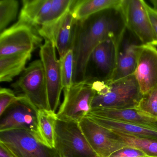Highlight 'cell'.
I'll return each instance as SVG.
<instances>
[{"instance_id":"1","label":"cell","mask_w":157,"mask_h":157,"mask_svg":"<svg viewBox=\"0 0 157 157\" xmlns=\"http://www.w3.org/2000/svg\"><path fill=\"white\" fill-rule=\"evenodd\" d=\"M126 28L121 4L83 20H75L71 44L74 55L73 84L85 82L88 61L94 49L107 39L119 41Z\"/></svg>"},{"instance_id":"2","label":"cell","mask_w":157,"mask_h":157,"mask_svg":"<svg viewBox=\"0 0 157 157\" xmlns=\"http://www.w3.org/2000/svg\"><path fill=\"white\" fill-rule=\"evenodd\" d=\"M91 84L95 91L91 110L136 108L142 96L134 74L117 80Z\"/></svg>"},{"instance_id":"3","label":"cell","mask_w":157,"mask_h":157,"mask_svg":"<svg viewBox=\"0 0 157 157\" xmlns=\"http://www.w3.org/2000/svg\"><path fill=\"white\" fill-rule=\"evenodd\" d=\"M55 149L59 157H99L87 141L79 123L57 120Z\"/></svg>"},{"instance_id":"4","label":"cell","mask_w":157,"mask_h":157,"mask_svg":"<svg viewBox=\"0 0 157 157\" xmlns=\"http://www.w3.org/2000/svg\"><path fill=\"white\" fill-rule=\"evenodd\" d=\"M12 87L26 97L38 110H50L44 71L41 59L30 63Z\"/></svg>"},{"instance_id":"5","label":"cell","mask_w":157,"mask_h":157,"mask_svg":"<svg viewBox=\"0 0 157 157\" xmlns=\"http://www.w3.org/2000/svg\"><path fill=\"white\" fill-rule=\"evenodd\" d=\"M43 39L38 28L18 21L0 33V57L32 53L41 47Z\"/></svg>"},{"instance_id":"6","label":"cell","mask_w":157,"mask_h":157,"mask_svg":"<svg viewBox=\"0 0 157 157\" xmlns=\"http://www.w3.org/2000/svg\"><path fill=\"white\" fill-rule=\"evenodd\" d=\"M18 96V99L0 116V132L24 129L44 143L38 125L39 110L25 96Z\"/></svg>"},{"instance_id":"7","label":"cell","mask_w":157,"mask_h":157,"mask_svg":"<svg viewBox=\"0 0 157 157\" xmlns=\"http://www.w3.org/2000/svg\"><path fill=\"white\" fill-rule=\"evenodd\" d=\"M118 42L110 38L94 49L88 61L85 82L92 83L112 81L116 69Z\"/></svg>"},{"instance_id":"8","label":"cell","mask_w":157,"mask_h":157,"mask_svg":"<svg viewBox=\"0 0 157 157\" xmlns=\"http://www.w3.org/2000/svg\"><path fill=\"white\" fill-rule=\"evenodd\" d=\"M63 102L56 113L58 119L79 123L91 110L95 91L91 83H74L64 91Z\"/></svg>"},{"instance_id":"9","label":"cell","mask_w":157,"mask_h":157,"mask_svg":"<svg viewBox=\"0 0 157 157\" xmlns=\"http://www.w3.org/2000/svg\"><path fill=\"white\" fill-rule=\"evenodd\" d=\"M0 142L14 157H59L56 149L49 147L24 129L0 132Z\"/></svg>"},{"instance_id":"10","label":"cell","mask_w":157,"mask_h":157,"mask_svg":"<svg viewBox=\"0 0 157 157\" xmlns=\"http://www.w3.org/2000/svg\"><path fill=\"white\" fill-rule=\"evenodd\" d=\"M56 47L50 41L45 40L40 47V59L43 63L47 86L50 111L56 113L63 90L60 59L56 54Z\"/></svg>"},{"instance_id":"11","label":"cell","mask_w":157,"mask_h":157,"mask_svg":"<svg viewBox=\"0 0 157 157\" xmlns=\"http://www.w3.org/2000/svg\"><path fill=\"white\" fill-rule=\"evenodd\" d=\"M121 8L126 26L143 45L157 46L143 0H122Z\"/></svg>"},{"instance_id":"12","label":"cell","mask_w":157,"mask_h":157,"mask_svg":"<svg viewBox=\"0 0 157 157\" xmlns=\"http://www.w3.org/2000/svg\"><path fill=\"white\" fill-rule=\"evenodd\" d=\"M79 124L90 146L99 157H111L126 145L116 138L113 131L103 127L87 117Z\"/></svg>"},{"instance_id":"13","label":"cell","mask_w":157,"mask_h":157,"mask_svg":"<svg viewBox=\"0 0 157 157\" xmlns=\"http://www.w3.org/2000/svg\"><path fill=\"white\" fill-rule=\"evenodd\" d=\"M142 45L139 39L126 28L118 42L116 69L112 81L134 75Z\"/></svg>"},{"instance_id":"14","label":"cell","mask_w":157,"mask_h":157,"mask_svg":"<svg viewBox=\"0 0 157 157\" xmlns=\"http://www.w3.org/2000/svg\"><path fill=\"white\" fill-rule=\"evenodd\" d=\"M75 19L71 10L56 21L38 28V33L45 40L56 47L60 58L71 49V35Z\"/></svg>"},{"instance_id":"15","label":"cell","mask_w":157,"mask_h":157,"mask_svg":"<svg viewBox=\"0 0 157 157\" xmlns=\"http://www.w3.org/2000/svg\"><path fill=\"white\" fill-rule=\"evenodd\" d=\"M134 75L142 94L157 85V49L155 46H141Z\"/></svg>"},{"instance_id":"16","label":"cell","mask_w":157,"mask_h":157,"mask_svg":"<svg viewBox=\"0 0 157 157\" xmlns=\"http://www.w3.org/2000/svg\"><path fill=\"white\" fill-rule=\"evenodd\" d=\"M87 116L129 123L157 131V118L148 116L136 108L92 109Z\"/></svg>"},{"instance_id":"17","label":"cell","mask_w":157,"mask_h":157,"mask_svg":"<svg viewBox=\"0 0 157 157\" xmlns=\"http://www.w3.org/2000/svg\"><path fill=\"white\" fill-rule=\"evenodd\" d=\"M53 0H23L18 21L39 28L45 24Z\"/></svg>"},{"instance_id":"18","label":"cell","mask_w":157,"mask_h":157,"mask_svg":"<svg viewBox=\"0 0 157 157\" xmlns=\"http://www.w3.org/2000/svg\"><path fill=\"white\" fill-rule=\"evenodd\" d=\"M86 117H88L103 127L112 131L129 136L147 138L157 140V131L155 130L129 123L110 120L92 116H87Z\"/></svg>"},{"instance_id":"19","label":"cell","mask_w":157,"mask_h":157,"mask_svg":"<svg viewBox=\"0 0 157 157\" xmlns=\"http://www.w3.org/2000/svg\"><path fill=\"white\" fill-rule=\"evenodd\" d=\"M32 53H22L0 57V81L10 82L22 73Z\"/></svg>"},{"instance_id":"20","label":"cell","mask_w":157,"mask_h":157,"mask_svg":"<svg viewBox=\"0 0 157 157\" xmlns=\"http://www.w3.org/2000/svg\"><path fill=\"white\" fill-rule=\"evenodd\" d=\"M122 0H74L71 10L75 20H83L104 10L119 6Z\"/></svg>"},{"instance_id":"21","label":"cell","mask_w":157,"mask_h":157,"mask_svg":"<svg viewBox=\"0 0 157 157\" xmlns=\"http://www.w3.org/2000/svg\"><path fill=\"white\" fill-rule=\"evenodd\" d=\"M57 120L56 113L50 110H38L40 134L44 143L51 148H55V127Z\"/></svg>"},{"instance_id":"22","label":"cell","mask_w":157,"mask_h":157,"mask_svg":"<svg viewBox=\"0 0 157 157\" xmlns=\"http://www.w3.org/2000/svg\"><path fill=\"white\" fill-rule=\"evenodd\" d=\"M112 131L114 134L116 138L125 144L127 147L140 150L148 157H157V140Z\"/></svg>"},{"instance_id":"23","label":"cell","mask_w":157,"mask_h":157,"mask_svg":"<svg viewBox=\"0 0 157 157\" xmlns=\"http://www.w3.org/2000/svg\"><path fill=\"white\" fill-rule=\"evenodd\" d=\"M19 9V2L17 0L0 1V33L16 19Z\"/></svg>"},{"instance_id":"24","label":"cell","mask_w":157,"mask_h":157,"mask_svg":"<svg viewBox=\"0 0 157 157\" xmlns=\"http://www.w3.org/2000/svg\"><path fill=\"white\" fill-rule=\"evenodd\" d=\"M136 108L148 116L157 118V84L142 94Z\"/></svg>"},{"instance_id":"25","label":"cell","mask_w":157,"mask_h":157,"mask_svg":"<svg viewBox=\"0 0 157 157\" xmlns=\"http://www.w3.org/2000/svg\"><path fill=\"white\" fill-rule=\"evenodd\" d=\"M61 64L62 85L63 90H68L73 84L74 71V55L73 51L70 49L59 59Z\"/></svg>"},{"instance_id":"26","label":"cell","mask_w":157,"mask_h":157,"mask_svg":"<svg viewBox=\"0 0 157 157\" xmlns=\"http://www.w3.org/2000/svg\"><path fill=\"white\" fill-rule=\"evenodd\" d=\"M74 1L53 0L51 10L45 25L53 23L63 17L71 10Z\"/></svg>"},{"instance_id":"27","label":"cell","mask_w":157,"mask_h":157,"mask_svg":"<svg viewBox=\"0 0 157 157\" xmlns=\"http://www.w3.org/2000/svg\"><path fill=\"white\" fill-rule=\"evenodd\" d=\"M18 96L15 92L10 89L5 88L0 89V116L14 101L18 99Z\"/></svg>"},{"instance_id":"28","label":"cell","mask_w":157,"mask_h":157,"mask_svg":"<svg viewBox=\"0 0 157 157\" xmlns=\"http://www.w3.org/2000/svg\"><path fill=\"white\" fill-rule=\"evenodd\" d=\"M111 157H148L144 152L136 148L126 147L113 153Z\"/></svg>"},{"instance_id":"29","label":"cell","mask_w":157,"mask_h":157,"mask_svg":"<svg viewBox=\"0 0 157 157\" xmlns=\"http://www.w3.org/2000/svg\"><path fill=\"white\" fill-rule=\"evenodd\" d=\"M145 7L149 18L151 25L157 43V11L145 2Z\"/></svg>"},{"instance_id":"30","label":"cell","mask_w":157,"mask_h":157,"mask_svg":"<svg viewBox=\"0 0 157 157\" xmlns=\"http://www.w3.org/2000/svg\"><path fill=\"white\" fill-rule=\"evenodd\" d=\"M0 157H14L7 147L0 142Z\"/></svg>"},{"instance_id":"31","label":"cell","mask_w":157,"mask_h":157,"mask_svg":"<svg viewBox=\"0 0 157 157\" xmlns=\"http://www.w3.org/2000/svg\"><path fill=\"white\" fill-rule=\"evenodd\" d=\"M150 2L153 4V9L157 11V0H151Z\"/></svg>"}]
</instances>
